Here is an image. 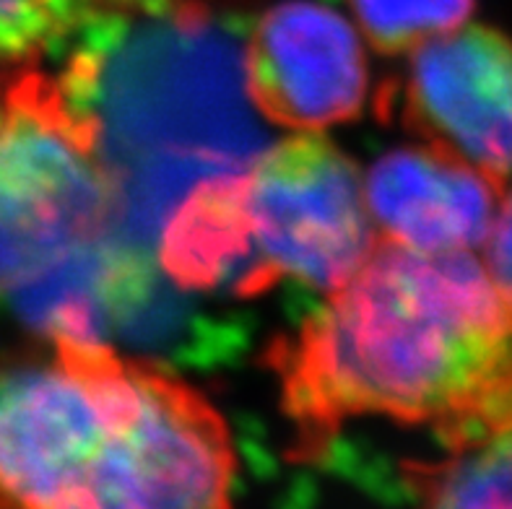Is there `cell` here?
<instances>
[{"label": "cell", "mask_w": 512, "mask_h": 509, "mask_svg": "<svg viewBox=\"0 0 512 509\" xmlns=\"http://www.w3.org/2000/svg\"><path fill=\"white\" fill-rule=\"evenodd\" d=\"M268 364L297 460H318L364 416L429 426L442 447L512 426V304L474 252L424 255L377 237Z\"/></svg>", "instance_id": "obj_1"}, {"label": "cell", "mask_w": 512, "mask_h": 509, "mask_svg": "<svg viewBox=\"0 0 512 509\" xmlns=\"http://www.w3.org/2000/svg\"><path fill=\"white\" fill-rule=\"evenodd\" d=\"M0 369V509H234L237 452L198 390L91 338Z\"/></svg>", "instance_id": "obj_2"}, {"label": "cell", "mask_w": 512, "mask_h": 509, "mask_svg": "<svg viewBox=\"0 0 512 509\" xmlns=\"http://www.w3.org/2000/svg\"><path fill=\"white\" fill-rule=\"evenodd\" d=\"M115 213L117 185L89 130L47 73H16L0 120V294L97 245Z\"/></svg>", "instance_id": "obj_3"}, {"label": "cell", "mask_w": 512, "mask_h": 509, "mask_svg": "<svg viewBox=\"0 0 512 509\" xmlns=\"http://www.w3.org/2000/svg\"><path fill=\"white\" fill-rule=\"evenodd\" d=\"M245 182L255 263L240 297H258L284 278L333 291L380 237L357 164L320 133L268 149Z\"/></svg>", "instance_id": "obj_4"}, {"label": "cell", "mask_w": 512, "mask_h": 509, "mask_svg": "<svg viewBox=\"0 0 512 509\" xmlns=\"http://www.w3.org/2000/svg\"><path fill=\"white\" fill-rule=\"evenodd\" d=\"M377 110L497 180H512V39L481 24L427 39L385 81Z\"/></svg>", "instance_id": "obj_5"}, {"label": "cell", "mask_w": 512, "mask_h": 509, "mask_svg": "<svg viewBox=\"0 0 512 509\" xmlns=\"http://www.w3.org/2000/svg\"><path fill=\"white\" fill-rule=\"evenodd\" d=\"M245 89L271 123L318 133L362 112L367 60L357 29L315 0L268 8L245 45Z\"/></svg>", "instance_id": "obj_6"}, {"label": "cell", "mask_w": 512, "mask_h": 509, "mask_svg": "<svg viewBox=\"0 0 512 509\" xmlns=\"http://www.w3.org/2000/svg\"><path fill=\"white\" fill-rule=\"evenodd\" d=\"M507 182L440 146L385 154L364 180L377 234L424 255L484 245Z\"/></svg>", "instance_id": "obj_7"}, {"label": "cell", "mask_w": 512, "mask_h": 509, "mask_svg": "<svg viewBox=\"0 0 512 509\" xmlns=\"http://www.w3.org/2000/svg\"><path fill=\"white\" fill-rule=\"evenodd\" d=\"M159 263L182 289L232 286L240 297L255 263L245 174L221 172L198 182L172 208L162 226Z\"/></svg>", "instance_id": "obj_8"}, {"label": "cell", "mask_w": 512, "mask_h": 509, "mask_svg": "<svg viewBox=\"0 0 512 509\" xmlns=\"http://www.w3.org/2000/svg\"><path fill=\"white\" fill-rule=\"evenodd\" d=\"M411 509H512V426L401 465Z\"/></svg>", "instance_id": "obj_9"}, {"label": "cell", "mask_w": 512, "mask_h": 509, "mask_svg": "<svg viewBox=\"0 0 512 509\" xmlns=\"http://www.w3.org/2000/svg\"><path fill=\"white\" fill-rule=\"evenodd\" d=\"M476 0H349L364 39L385 55L414 50L463 26Z\"/></svg>", "instance_id": "obj_10"}, {"label": "cell", "mask_w": 512, "mask_h": 509, "mask_svg": "<svg viewBox=\"0 0 512 509\" xmlns=\"http://www.w3.org/2000/svg\"><path fill=\"white\" fill-rule=\"evenodd\" d=\"M73 0H0V60L24 63L68 29Z\"/></svg>", "instance_id": "obj_11"}, {"label": "cell", "mask_w": 512, "mask_h": 509, "mask_svg": "<svg viewBox=\"0 0 512 509\" xmlns=\"http://www.w3.org/2000/svg\"><path fill=\"white\" fill-rule=\"evenodd\" d=\"M481 247H484V260L481 263L487 265L489 276L497 284V289L512 304V180H507L505 190H502L492 229H489Z\"/></svg>", "instance_id": "obj_12"}, {"label": "cell", "mask_w": 512, "mask_h": 509, "mask_svg": "<svg viewBox=\"0 0 512 509\" xmlns=\"http://www.w3.org/2000/svg\"><path fill=\"white\" fill-rule=\"evenodd\" d=\"M3 112H6V89L0 91V120H3Z\"/></svg>", "instance_id": "obj_13"}]
</instances>
